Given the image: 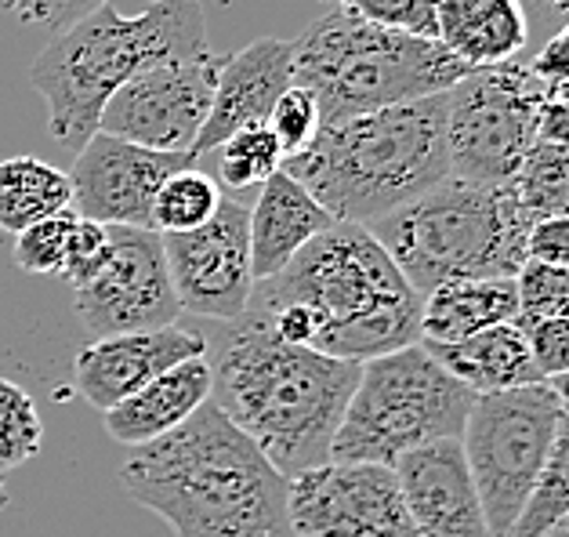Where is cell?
Wrapping results in <instances>:
<instances>
[{"label": "cell", "mask_w": 569, "mask_h": 537, "mask_svg": "<svg viewBox=\"0 0 569 537\" xmlns=\"http://www.w3.org/2000/svg\"><path fill=\"white\" fill-rule=\"evenodd\" d=\"M182 168H197V163L186 153H160V149H146L117 139V135L94 131L77 149L73 171H69L73 208L77 215L102 226L152 229L157 192Z\"/></svg>", "instance_id": "15"}, {"label": "cell", "mask_w": 569, "mask_h": 537, "mask_svg": "<svg viewBox=\"0 0 569 537\" xmlns=\"http://www.w3.org/2000/svg\"><path fill=\"white\" fill-rule=\"evenodd\" d=\"M207 51L200 0H152L142 16H120L106 4L54 33L33 59L30 80L48 106L51 139L77 153L99 131L106 102L128 80Z\"/></svg>", "instance_id": "5"}, {"label": "cell", "mask_w": 569, "mask_h": 537, "mask_svg": "<svg viewBox=\"0 0 569 537\" xmlns=\"http://www.w3.org/2000/svg\"><path fill=\"white\" fill-rule=\"evenodd\" d=\"M120 487L174 537H295L290 479L214 399L174 432L131 447Z\"/></svg>", "instance_id": "2"}, {"label": "cell", "mask_w": 569, "mask_h": 537, "mask_svg": "<svg viewBox=\"0 0 569 537\" xmlns=\"http://www.w3.org/2000/svg\"><path fill=\"white\" fill-rule=\"evenodd\" d=\"M425 346V341H421ZM436 356L450 378H457L476 396L486 392H508V389H526V385H540L545 375L533 364L530 341L526 330L508 320L497 327H486L479 335L447 341V346H425Z\"/></svg>", "instance_id": "22"}, {"label": "cell", "mask_w": 569, "mask_h": 537, "mask_svg": "<svg viewBox=\"0 0 569 537\" xmlns=\"http://www.w3.org/2000/svg\"><path fill=\"white\" fill-rule=\"evenodd\" d=\"M295 537H418L392 465L327 461L290 479Z\"/></svg>", "instance_id": "12"}, {"label": "cell", "mask_w": 569, "mask_h": 537, "mask_svg": "<svg viewBox=\"0 0 569 537\" xmlns=\"http://www.w3.org/2000/svg\"><path fill=\"white\" fill-rule=\"evenodd\" d=\"M548 88L530 66L505 62L471 70L447 91L450 175L468 182H511L537 142V113Z\"/></svg>", "instance_id": "10"}, {"label": "cell", "mask_w": 569, "mask_h": 537, "mask_svg": "<svg viewBox=\"0 0 569 537\" xmlns=\"http://www.w3.org/2000/svg\"><path fill=\"white\" fill-rule=\"evenodd\" d=\"M526 66H530L533 77L545 88H566L569 84V19H566L562 30L537 51V59L526 62Z\"/></svg>", "instance_id": "38"}, {"label": "cell", "mask_w": 569, "mask_h": 537, "mask_svg": "<svg viewBox=\"0 0 569 537\" xmlns=\"http://www.w3.org/2000/svg\"><path fill=\"white\" fill-rule=\"evenodd\" d=\"M418 537H493L461 439H436L392 465Z\"/></svg>", "instance_id": "17"}, {"label": "cell", "mask_w": 569, "mask_h": 537, "mask_svg": "<svg viewBox=\"0 0 569 537\" xmlns=\"http://www.w3.org/2000/svg\"><path fill=\"white\" fill-rule=\"evenodd\" d=\"M247 309L290 346L367 364L418 346L425 298L367 226L335 222L287 269L258 280Z\"/></svg>", "instance_id": "1"}, {"label": "cell", "mask_w": 569, "mask_h": 537, "mask_svg": "<svg viewBox=\"0 0 569 537\" xmlns=\"http://www.w3.org/2000/svg\"><path fill=\"white\" fill-rule=\"evenodd\" d=\"M73 309L94 338L171 327L182 316L168 251L157 229L109 226V251L88 284L73 287Z\"/></svg>", "instance_id": "11"}, {"label": "cell", "mask_w": 569, "mask_h": 537, "mask_svg": "<svg viewBox=\"0 0 569 537\" xmlns=\"http://www.w3.org/2000/svg\"><path fill=\"white\" fill-rule=\"evenodd\" d=\"M163 251L182 312L218 324H232L247 312L254 295L251 211L240 200L221 197L211 222L189 232H168Z\"/></svg>", "instance_id": "14"}, {"label": "cell", "mask_w": 569, "mask_h": 537, "mask_svg": "<svg viewBox=\"0 0 569 537\" xmlns=\"http://www.w3.org/2000/svg\"><path fill=\"white\" fill-rule=\"evenodd\" d=\"M471 70L432 37L373 26L330 8L298 37L295 84L312 91L323 123L450 91Z\"/></svg>", "instance_id": "7"}, {"label": "cell", "mask_w": 569, "mask_h": 537, "mask_svg": "<svg viewBox=\"0 0 569 537\" xmlns=\"http://www.w3.org/2000/svg\"><path fill=\"white\" fill-rule=\"evenodd\" d=\"M519 316V291L511 280H450L425 295L421 341L447 346L479 335L486 327L508 324Z\"/></svg>", "instance_id": "23"}, {"label": "cell", "mask_w": 569, "mask_h": 537, "mask_svg": "<svg viewBox=\"0 0 569 537\" xmlns=\"http://www.w3.org/2000/svg\"><path fill=\"white\" fill-rule=\"evenodd\" d=\"M537 142L569 146V102L562 99L559 88H548L545 102L537 113Z\"/></svg>", "instance_id": "39"}, {"label": "cell", "mask_w": 569, "mask_h": 537, "mask_svg": "<svg viewBox=\"0 0 569 537\" xmlns=\"http://www.w3.org/2000/svg\"><path fill=\"white\" fill-rule=\"evenodd\" d=\"M214 404L266 450L287 479L330 461L363 364L290 346L247 309L221 335Z\"/></svg>", "instance_id": "3"}, {"label": "cell", "mask_w": 569, "mask_h": 537, "mask_svg": "<svg viewBox=\"0 0 569 537\" xmlns=\"http://www.w3.org/2000/svg\"><path fill=\"white\" fill-rule=\"evenodd\" d=\"M526 341H530L533 364L545 375V381L569 375V316L526 327Z\"/></svg>", "instance_id": "36"}, {"label": "cell", "mask_w": 569, "mask_h": 537, "mask_svg": "<svg viewBox=\"0 0 569 537\" xmlns=\"http://www.w3.org/2000/svg\"><path fill=\"white\" fill-rule=\"evenodd\" d=\"M323 4L349 11V16L373 26L436 40V0H323Z\"/></svg>", "instance_id": "33"}, {"label": "cell", "mask_w": 569, "mask_h": 537, "mask_svg": "<svg viewBox=\"0 0 569 537\" xmlns=\"http://www.w3.org/2000/svg\"><path fill=\"white\" fill-rule=\"evenodd\" d=\"M77 222H80L77 208H66L51 218H40L30 229L16 232V243H11L16 266L22 272H30V277H62Z\"/></svg>", "instance_id": "30"}, {"label": "cell", "mask_w": 569, "mask_h": 537, "mask_svg": "<svg viewBox=\"0 0 569 537\" xmlns=\"http://www.w3.org/2000/svg\"><path fill=\"white\" fill-rule=\"evenodd\" d=\"M106 251H109V226L91 222V218L80 215L77 232H73V247H69L66 272H62V280L69 284V291L80 287V284H88L94 272L102 269Z\"/></svg>", "instance_id": "35"}, {"label": "cell", "mask_w": 569, "mask_h": 537, "mask_svg": "<svg viewBox=\"0 0 569 537\" xmlns=\"http://www.w3.org/2000/svg\"><path fill=\"white\" fill-rule=\"evenodd\" d=\"M471 404L476 392L450 378L421 341L373 356L345 407L330 461L396 465L407 450L461 439Z\"/></svg>", "instance_id": "8"}, {"label": "cell", "mask_w": 569, "mask_h": 537, "mask_svg": "<svg viewBox=\"0 0 569 537\" xmlns=\"http://www.w3.org/2000/svg\"><path fill=\"white\" fill-rule=\"evenodd\" d=\"M40 444H44V421L37 415L33 396L19 381L0 375V473L33 461Z\"/></svg>", "instance_id": "29"}, {"label": "cell", "mask_w": 569, "mask_h": 537, "mask_svg": "<svg viewBox=\"0 0 569 537\" xmlns=\"http://www.w3.org/2000/svg\"><path fill=\"white\" fill-rule=\"evenodd\" d=\"M526 261L569 269V215L537 218L530 226V237H526Z\"/></svg>", "instance_id": "37"}, {"label": "cell", "mask_w": 569, "mask_h": 537, "mask_svg": "<svg viewBox=\"0 0 569 537\" xmlns=\"http://www.w3.org/2000/svg\"><path fill=\"white\" fill-rule=\"evenodd\" d=\"M221 197H226V192L218 189V182L207 171L200 168L174 171L168 182L160 186L157 203H152V229H157L160 237L200 229L214 218Z\"/></svg>", "instance_id": "27"}, {"label": "cell", "mask_w": 569, "mask_h": 537, "mask_svg": "<svg viewBox=\"0 0 569 537\" xmlns=\"http://www.w3.org/2000/svg\"><path fill=\"white\" fill-rule=\"evenodd\" d=\"M207 356V338L192 327H157L128 330V335H106L84 346L73 360V389L99 415L123 404L142 385L160 378L163 370Z\"/></svg>", "instance_id": "16"}, {"label": "cell", "mask_w": 569, "mask_h": 537, "mask_svg": "<svg viewBox=\"0 0 569 537\" xmlns=\"http://www.w3.org/2000/svg\"><path fill=\"white\" fill-rule=\"evenodd\" d=\"M511 186L522 208L533 215V222L548 215H569V146L533 142Z\"/></svg>", "instance_id": "26"}, {"label": "cell", "mask_w": 569, "mask_h": 537, "mask_svg": "<svg viewBox=\"0 0 569 537\" xmlns=\"http://www.w3.org/2000/svg\"><path fill=\"white\" fill-rule=\"evenodd\" d=\"M436 40L468 70L516 62L530 40L522 0H436Z\"/></svg>", "instance_id": "21"}, {"label": "cell", "mask_w": 569, "mask_h": 537, "mask_svg": "<svg viewBox=\"0 0 569 537\" xmlns=\"http://www.w3.org/2000/svg\"><path fill=\"white\" fill-rule=\"evenodd\" d=\"M283 171L323 203L335 222L373 226L450 175L447 91L323 123Z\"/></svg>", "instance_id": "4"}, {"label": "cell", "mask_w": 569, "mask_h": 537, "mask_svg": "<svg viewBox=\"0 0 569 537\" xmlns=\"http://www.w3.org/2000/svg\"><path fill=\"white\" fill-rule=\"evenodd\" d=\"M226 54L163 62L128 80L106 102L99 131L160 153H192L214 106V88ZM192 160V157H189Z\"/></svg>", "instance_id": "13"}, {"label": "cell", "mask_w": 569, "mask_h": 537, "mask_svg": "<svg viewBox=\"0 0 569 537\" xmlns=\"http://www.w3.org/2000/svg\"><path fill=\"white\" fill-rule=\"evenodd\" d=\"M519 316L516 324L526 330L540 320H559L569 316V269H555L545 261H526L516 272Z\"/></svg>", "instance_id": "31"}, {"label": "cell", "mask_w": 569, "mask_h": 537, "mask_svg": "<svg viewBox=\"0 0 569 537\" xmlns=\"http://www.w3.org/2000/svg\"><path fill=\"white\" fill-rule=\"evenodd\" d=\"M562 516H569V410L566 407L559 425H555V439L545 458V468L537 476V487L508 537H545Z\"/></svg>", "instance_id": "25"}, {"label": "cell", "mask_w": 569, "mask_h": 537, "mask_svg": "<svg viewBox=\"0 0 569 537\" xmlns=\"http://www.w3.org/2000/svg\"><path fill=\"white\" fill-rule=\"evenodd\" d=\"M559 418L562 399L548 381L486 392L471 404L461 447L493 537H508L522 516L540 468H545Z\"/></svg>", "instance_id": "9"}, {"label": "cell", "mask_w": 569, "mask_h": 537, "mask_svg": "<svg viewBox=\"0 0 569 537\" xmlns=\"http://www.w3.org/2000/svg\"><path fill=\"white\" fill-rule=\"evenodd\" d=\"M109 0H0L8 16H16L26 26H40L48 33H62L73 22L88 19L91 11L106 8Z\"/></svg>", "instance_id": "34"}, {"label": "cell", "mask_w": 569, "mask_h": 537, "mask_svg": "<svg viewBox=\"0 0 569 537\" xmlns=\"http://www.w3.org/2000/svg\"><path fill=\"white\" fill-rule=\"evenodd\" d=\"M545 537H569V516H562L559 523H555V527Z\"/></svg>", "instance_id": "41"}, {"label": "cell", "mask_w": 569, "mask_h": 537, "mask_svg": "<svg viewBox=\"0 0 569 537\" xmlns=\"http://www.w3.org/2000/svg\"><path fill=\"white\" fill-rule=\"evenodd\" d=\"M548 4H551L555 11H562V16L569 19V0H548Z\"/></svg>", "instance_id": "43"}, {"label": "cell", "mask_w": 569, "mask_h": 537, "mask_svg": "<svg viewBox=\"0 0 569 537\" xmlns=\"http://www.w3.org/2000/svg\"><path fill=\"white\" fill-rule=\"evenodd\" d=\"M295 40L283 37H261L254 44L226 54L214 88V106L207 117L197 146H192V163H200L207 153L251 123H266L276 99L295 84Z\"/></svg>", "instance_id": "18"}, {"label": "cell", "mask_w": 569, "mask_h": 537, "mask_svg": "<svg viewBox=\"0 0 569 537\" xmlns=\"http://www.w3.org/2000/svg\"><path fill=\"white\" fill-rule=\"evenodd\" d=\"M533 215L516 186L447 175L399 211L367 226L421 298L450 280H511L526 266Z\"/></svg>", "instance_id": "6"}, {"label": "cell", "mask_w": 569, "mask_h": 537, "mask_svg": "<svg viewBox=\"0 0 569 537\" xmlns=\"http://www.w3.org/2000/svg\"><path fill=\"white\" fill-rule=\"evenodd\" d=\"M211 396H214V367L207 356H192V360L163 370L160 378L142 385V389L123 399V404L109 407L102 415V425L120 447L131 450V447H142L174 432L178 425H186Z\"/></svg>", "instance_id": "19"}, {"label": "cell", "mask_w": 569, "mask_h": 537, "mask_svg": "<svg viewBox=\"0 0 569 537\" xmlns=\"http://www.w3.org/2000/svg\"><path fill=\"white\" fill-rule=\"evenodd\" d=\"M214 157H218V182H226L236 192L266 186L283 168V149L269 131V123H251V128L229 135L214 149Z\"/></svg>", "instance_id": "28"}, {"label": "cell", "mask_w": 569, "mask_h": 537, "mask_svg": "<svg viewBox=\"0 0 569 537\" xmlns=\"http://www.w3.org/2000/svg\"><path fill=\"white\" fill-rule=\"evenodd\" d=\"M11 505V494H8V479L4 473H0V508H8Z\"/></svg>", "instance_id": "42"}, {"label": "cell", "mask_w": 569, "mask_h": 537, "mask_svg": "<svg viewBox=\"0 0 569 537\" xmlns=\"http://www.w3.org/2000/svg\"><path fill=\"white\" fill-rule=\"evenodd\" d=\"M269 131L276 135V142L283 149V160L309 149L312 139L323 128V113H319V102L312 91H305L298 84H290L280 99H276L272 113H269Z\"/></svg>", "instance_id": "32"}, {"label": "cell", "mask_w": 569, "mask_h": 537, "mask_svg": "<svg viewBox=\"0 0 569 537\" xmlns=\"http://www.w3.org/2000/svg\"><path fill=\"white\" fill-rule=\"evenodd\" d=\"M200 4H203V0H200Z\"/></svg>", "instance_id": "44"}, {"label": "cell", "mask_w": 569, "mask_h": 537, "mask_svg": "<svg viewBox=\"0 0 569 537\" xmlns=\"http://www.w3.org/2000/svg\"><path fill=\"white\" fill-rule=\"evenodd\" d=\"M335 226L330 211L305 189L295 175L276 171L258 192L251 208V269L254 284L276 277L290 266V258L305 251L319 232Z\"/></svg>", "instance_id": "20"}, {"label": "cell", "mask_w": 569, "mask_h": 537, "mask_svg": "<svg viewBox=\"0 0 569 537\" xmlns=\"http://www.w3.org/2000/svg\"><path fill=\"white\" fill-rule=\"evenodd\" d=\"M548 385H551V389H555V396L562 399V407L569 410V375H559V378H551Z\"/></svg>", "instance_id": "40"}, {"label": "cell", "mask_w": 569, "mask_h": 537, "mask_svg": "<svg viewBox=\"0 0 569 537\" xmlns=\"http://www.w3.org/2000/svg\"><path fill=\"white\" fill-rule=\"evenodd\" d=\"M66 208H73V186L66 171L30 153L0 160V232L16 237Z\"/></svg>", "instance_id": "24"}]
</instances>
